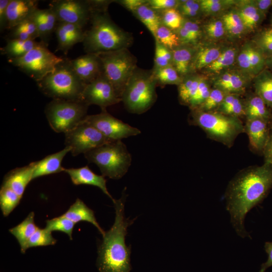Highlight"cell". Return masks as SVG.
Instances as JSON below:
<instances>
[{
	"mask_svg": "<svg viewBox=\"0 0 272 272\" xmlns=\"http://www.w3.org/2000/svg\"><path fill=\"white\" fill-rule=\"evenodd\" d=\"M91 27L85 31L83 42L87 53L108 52L131 46L132 35L114 23L107 13V8L91 6Z\"/></svg>",
	"mask_w": 272,
	"mask_h": 272,
	"instance_id": "3",
	"label": "cell"
},
{
	"mask_svg": "<svg viewBox=\"0 0 272 272\" xmlns=\"http://www.w3.org/2000/svg\"><path fill=\"white\" fill-rule=\"evenodd\" d=\"M21 198L11 188L1 186L0 207L3 216L8 217L19 205Z\"/></svg>",
	"mask_w": 272,
	"mask_h": 272,
	"instance_id": "36",
	"label": "cell"
},
{
	"mask_svg": "<svg viewBox=\"0 0 272 272\" xmlns=\"http://www.w3.org/2000/svg\"><path fill=\"white\" fill-rule=\"evenodd\" d=\"M246 120L259 119L271 124L272 110L263 100L254 93L248 97L244 102Z\"/></svg>",
	"mask_w": 272,
	"mask_h": 272,
	"instance_id": "24",
	"label": "cell"
},
{
	"mask_svg": "<svg viewBox=\"0 0 272 272\" xmlns=\"http://www.w3.org/2000/svg\"><path fill=\"white\" fill-rule=\"evenodd\" d=\"M178 86V97L180 102L188 105L197 91L200 76L187 75Z\"/></svg>",
	"mask_w": 272,
	"mask_h": 272,
	"instance_id": "34",
	"label": "cell"
},
{
	"mask_svg": "<svg viewBox=\"0 0 272 272\" xmlns=\"http://www.w3.org/2000/svg\"><path fill=\"white\" fill-rule=\"evenodd\" d=\"M189 123L201 128L207 137L229 148L237 137L244 132V125L240 118L218 111L207 112L198 109L191 110Z\"/></svg>",
	"mask_w": 272,
	"mask_h": 272,
	"instance_id": "5",
	"label": "cell"
},
{
	"mask_svg": "<svg viewBox=\"0 0 272 272\" xmlns=\"http://www.w3.org/2000/svg\"><path fill=\"white\" fill-rule=\"evenodd\" d=\"M270 125H272V121H271V122Z\"/></svg>",
	"mask_w": 272,
	"mask_h": 272,
	"instance_id": "61",
	"label": "cell"
},
{
	"mask_svg": "<svg viewBox=\"0 0 272 272\" xmlns=\"http://www.w3.org/2000/svg\"><path fill=\"white\" fill-rule=\"evenodd\" d=\"M65 147L73 156L92 150L110 141L95 127L82 120L73 128L64 133Z\"/></svg>",
	"mask_w": 272,
	"mask_h": 272,
	"instance_id": "11",
	"label": "cell"
},
{
	"mask_svg": "<svg viewBox=\"0 0 272 272\" xmlns=\"http://www.w3.org/2000/svg\"><path fill=\"white\" fill-rule=\"evenodd\" d=\"M226 94L219 89H212L207 99L198 109L207 112L217 111Z\"/></svg>",
	"mask_w": 272,
	"mask_h": 272,
	"instance_id": "44",
	"label": "cell"
},
{
	"mask_svg": "<svg viewBox=\"0 0 272 272\" xmlns=\"http://www.w3.org/2000/svg\"><path fill=\"white\" fill-rule=\"evenodd\" d=\"M71 63L77 75L86 85L104 73L101 60L96 53H86L71 60Z\"/></svg>",
	"mask_w": 272,
	"mask_h": 272,
	"instance_id": "15",
	"label": "cell"
},
{
	"mask_svg": "<svg viewBox=\"0 0 272 272\" xmlns=\"http://www.w3.org/2000/svg\"><path fill=\"white\" fill-rule=\"evenodd\" d=\"M84 120L90 124L110 141L121 140L141 133V130L109 114L106 109L97 114L87 115Z\"/></svg>",
	"mask_w": 272,
	"mask_h": 272,
	"instance_id": "12",
	"label": "cell"
},
{
	"mask_svg": "<svg viewBox=\"0 0 272 272\" xmlns=\"http://www.w3.org/2000/svg\"><path fill=\"white\" fill-rule=\"evenodd\" d=\"M36 83L39 90L46 96L71 101H82L86 85L74 70L71 59L67 58H63L52 72Z\"/></svg>",
	"mask_w": 272,
	"mask_h": 272,
	"instance_id": "4",
	"label": "cell"
},
{
	"mask_svg": "<svg viewBox=\"0 0 272 272\" xmlns=\"http://www.w3.org/2000/svg\"><path fill=\"white\" fill-rule=\"evenodd\" d=\"M157 86L176 85L178 86L182 81V77L172 65L160 69H153Z\"/></svg>",
	"mask_w": 272,
	"mask_h": 272,
	"instance_id": "35",
	"label": "cell"
},
{
	"mask_svg": "<svg viewBox=\"0 0 272 272\" xmlns=\"http://www.w3.org/2000/svg\"><path fill=\"white\" fill-rule=\"evenodd\" d=\"M224 24H230L237 26H244L243 22L237 12L232 11L223 16Z\"/></svg>",
	"mask_w": 272,
	"mask_h": 272,
	"instance_id": "53",
	"label": "cell"
},
{
	"mask_svg": "<svg viewBox=\"0 0 272 272\" xmlns=\"http://www.w3.org/2000/svg\"><path fill=\"white\" fill-rule=\"evenodd\" d=\"M179 2L176 0H148L147 4L154 10L160 12L171 9H176Z\"/></svg>",
	"mask_w": 272,
	"mask_h": 272,
	"instance_id": "50",
	"label": "cell"
},
{
	"mask_svg": "<svg viewBox=\"0 0 272 272\" xmlns=\"http://www.w3.org/2000/svg\"><path fill=\"white\" fill-rule=\"evenodd\" d=\"M63 59L49 51L47 47L41 46L21 57L9 59L8 62L37 82L52 72Z\"/></svg>",
	"mask_w": 272,
	"mask_h": 272,
	"instance_id": "10",
	"label": "cell"
},
{
	"mask_svg": "<svg viewBox=\"0 0 272 272\" xmlns=\"http://www.w3.org/2000/svg\"><path fill=\"white\" fill-rule=\"evenodd\" d=\"M272 188V165L264 162L239 171L230 181L225 192L226 209L237 234L250 237L244 227L247 214L261 202Z\"/></svg>",
	"mask_w": 272,
	"mask_h": 272,
	"instance_id": "1",
	"label": "cell"
},
{
	"mask_svg": "<svg viewBox=\"0 0 272 272\" xmlns=\"http://www.w3.org/2000/svg\"><path fill=\"white\" fill-rule=\"evenodd\" d=\"M176 9L182 16L192 18L198 15L201 11L199 1H180Z\"/></svg>",
	"mask_w": 272,
	"mask_h": 272,
	"instance_id": "46",
	"label": "cell"
},
{
	"mask_svg": "<svg viewBox=\"0 0 272 272\" xmlns=\"http://www.w3.org/2000/svg\"><path fill=\"white\" fill-rule=\"evenodd\" d=\"M90 163L95 164L102 175L119 179L128 171L132 157L121 140L110 142L84 154Z\"/></svg>",
	"mask_w": 272,
	"mask_h": 272,
	"instance_id": "7",
	"label": "cell"
},
{
	"mask_svg": "<svg viewBox=\"0 0 272 272\" xmlns=\"http://www.w3.org/2000/svg\"><path fill=\"white\" fill-rule=\"evenodd\" d=\"M48 45L35 40H24L18 39H7V44L1 48L2 54L7 56L8 59L23 56L34 48Z\"/></svg>",
	"mask_w": 272,
	"mask_h": 272,
	"instance_id": "26",
	"label": "cell"
},
{
	"mask_svg": "<svg viewBox=\"0 0 272 272\" xmlns=\"http://www.w3.org/2000/svg\"><path fill=\"white\" fill-rule=\"evenodd\" d=\"M64 172L69 175L74 184L96 186L110 197L112 201L114 200L107 189L105 177L96 174L88 166L78 168H64Z\"/></svg>",
	"mask_w": 272,
	"mask_h": 272,
	"instance_id": "18",
	"label": "cell"
},
{
	"mask_svg": "<svg viewBox=\"0 0 272 272\" xmlns=\"http://www.w3.org/2000/svg\"><path fill=\"white\" fill-rule=\"evenodd\" d=\"M125 190L120 199L113 201L115 220L111 228L102 236L103 240L98 246L96 263L98 272H130L131 269L130 246H126L125 239L127 228L135 219L131 220L125 217Z\"/></svg>",
	"mask_w": 272,
	"mask_h": 272,
	"instance_id": "2",
	"label": "cell"
},
{
	"mask_svg": "<svg viewBox=\"0 0 272 272\" xmlns=\"http://www.w3.org/2000/svg\"><path fill=\"white\" fill-rule=\"evenodd\" d=\"M96 54L101 60L106 76L121 100L125 87L138 67L136 57L126 48Z\"/></svg>",
	"mask_w": 272,
	"mask_h": 272,
	"instance_id": "8",
	"label": "cell"
},
{
	"mask_svg": "<svg viewBox=\"0 0 272 272\" xmlns=\"http://www.w3.org/2000/svg\"><path fill=\"white\" fill-rule=\"evenodd\" d=\"M69 152H70V149L65 147L63 149L55 153L49 155L39 161L33 162V180L41 176L64 172L65 168L61 166V162Z\"/></svg>",
	"mask_w": 272,
	"mask_h": 272,
	"instance_id": "21",
	"label": "cell"
},
{
	"mask_svg": "<svg viewBox=\"0 0 272 272\" xmlns=\"http://www.w3.org/2000/svg\"><path fill=\"white\" fill-rule=\"evenodd\" d=\"M155 39L171 51L181 45L176 32L163 24L157 29Z\"/></svg>",
	"mask_w": 272,
	"mask_h": 272,
	"instance_id": "37",
	"label": "cell"
},
{
	"mask_svg": "<svg viewBox=\"0 0 272 272\" xmlns=\"http://www.w3.org/2000/svg\"><path fill=\"white\" fill-rule=\"evenodd\" d=\"M36 25L40 41L48 45V42L58 21L54 12L49 8L36 9L31 15Z\"/></svg>",
	"mask_w": 272,
	"mask_h": 272,
	"instance_id": "23",
	"label": "cell"
},
{
	"mask_svg": "<svg viewBox=\"0 0 272 272\" xmlns=\"http://www.w3.org/2000/svg\"><path fill=\"white\" fill-rule=\"evenodd\" d=\"M264 249L268 255L267 259L261 264L259 272H265L267 268L272 266V242H266Z\"/></svg>",
	"mask_w": 272,
	"mask_h": 272,
	"instance_id": "57",
	"label": "cell"
},
{
	"mask_svg": "<svg viewBox=\"0 0 272 272\" xmlns=\"http://www.w3.org/2000/svg\"><path fill=\"white\" fill-rule=\"evenodd\" d=\"M157 81L153 70L137 68L129 79L121 97L126 110L142 114L150 109L156 101Z\"/></svg>",
	"mask_w": 272,
	"mask_h": 272,
	"instance_id": "6",
	"label": "cell"
},
{
	"mask_svg": "<svg viewBox=\"0 0 272 272\" xmlns=\"http://www.w3.org/2000/svg\"><path fill=\"white\" fill-rule=\"evenodd\" d=\"M159 13L162 24L175 31L181 26L184 18L176 9H171Z\"/></svg>",
	"mask_w": 272,
	"mask_h": 272,
	"instance_id": "43",
	"label": "cell"
},
{
	"mask_svg": "<svg viewBox=\"0 0 272 272\" xmlns=\"http://www.w3.org/2000/svg\"><path fill=\"white\" fill-rule=\"evenodd\" d=\"M56 243V240L52 236L51 232L46 228H38L35 232L29 239L27 249L31 247L53 245Z\"/></svg>",
	"mask_w": 272,
	"mask_h": 272,
	"instance_id": "41",
	"label": "cell"
},
{
	"mask_svg": "<svg viewBox=\"0 0 272 272\" xmlns=\"http://www.w3.org/2000/svg\"><path fill=\"white\" fill-rule=\"evenodd\" d=\"M265 66L272 72V57L265 59Z\"/></svg>",
	"mask_w": 272,
	"mask_h": 272,
	"instance_id": "60",
	"label": "cell"
},
{
	"mask_svg": "<svg viewBox=\"0 0 272 272\" xmlns=\"http://www.w3.org/2000/svg\"><path fill=\"white\" fill-rule=\"evenodd\" d=\"M172 65V52L155 40L154 66L160 69Z\"/></svg>",
	"mask_w": 272,
	"mask_h": 272,
	"instance_id": "42",
	"label": "cell"
},
{
	"mask_svg": "<svg viewBox=\"0 0 272 272\" xmlns=\"http://www.w3.org/2000/svg\"><path fill=\"white\" fill-rule=\"evenodd\" d=\"M82 101L88 106L96 105L101 109L121 101L104 72L96 79L86 85Z\"/></svg>",
	"mask_w": 272,
	"mask_h": 272,
	"instance_id": "14",
	"label": "cell"
},
{
	"mask_svg": "<svg viewBox=\"0 0 272 272\" xmlns=\"http://www.w3.org/2000/svg\"><path fill=\"white\" fill-rule=\"evenodd\" d=\"M132 13L146 27L155 38L157 29L162 24L159 13L146 3Z\"/></svg>",
	"mask_w": 272,
	"mask_h": 272,
	"instance_id": "31",
	"label": "cell"
},
{
	"mask_svg": "<svg viewBox=\"0 0 272 272\" xmlns=\"http://www.w3.org/2000/svg\"><path fill=\"white\" fill-rule=\"evenodd\" d=\"M223 51L221 47L217 46H202L196 49L190 72L207 67L219 57Z\"/></svg>",
	"mask_w": 272,
	"mask_h": 272,
	"instance_id": "29",
	"label": "cell"
},
{
	"mask_svg": "<svg viewBox=\"0 0 272 272\" xmlns=\"http://www.w3.org/2000/svg\"><path fill=\"white\" fill-rule=\"evenodd\" d=\"M217 111L239 118L245 117L244 102L237 94H227Z\"/></svg>",
	"mask_w": 272,
	"mask_h": 272,
	"instance_id": "32",
	"label": "cell"
},
{
	"mask_svg": "<svg viewBox=\"0 0 272 272\" xmlns=\"http://www.w3.org/2000/svg\"><path fill=\"white\" fill-rule=\"evenodd\" d=\"M57 40V50L65 54L76 44L83 42L85 31L77 25L58 22L55 31Z\"/></svg>",
	"mask_w": 272,
	"mask_h": 272,
	"instance_id": "17",
	"label": "cell"
},
{
	"mask_svg": "<svg viewBox=\"0 0 272 272\" xmlns=\"http://www.w3.org/2000/svg\"><path fill=\"white\" fill-rule=\"evenodd\" d=\"M237 12L244 26V24L248 21L259 12L253 5L251 1H250L248 2H245V3L240 7L239 11Z\"/></svg>",
	"mask_w": 272,
	"mask_h": 272,
	"instance_id": "51",
	"label": "cell"
},
{
	"mask_svg": "<svg viewBox=\"0 0 272 272\" xmlns=\"http://www.w3.org/2000/svg\"><path fill=\"white\" fill-rule=\"evenodd\" d=\"M196 49L191 45H181L172 52V65L184 77L190 73L191 63Z\"/></svg>",
	"mask_w": 272,
	"mask_h": 272,
	"instance_id": "27",
	"label": "cell"
},
{
	"mask_svg": "<svg viewBox=\"0 0 272 272\" xmlns=\"http://www.w3.org/2000/svg\"><path fill=\"white\" fill-rule=\"evenodd\" d=\"M236 49L228 48L223 50L219 57L207 67L209 71L218 73L232 65L235 61Z\"/></svg>",
	"mask_w": 272,
	"mask_h": 272,
	"instance_id": "38",
	"label": "cell"
},
{
	"mask_svg": "<svg viewBox=\"0 0 272 272\" xmlns=\"http://www.w3.org/2000/svg\"><path fill=\"white\" fill-rule=\"evenodd\" d=\"M34 168L33 162L11 170L5 176L1 186L11 188L22 197L27 186L33 180Z\"/></svg>",
	"mask_w": 272,
	"mask_h": 272,
	"instance_id": "19",
	"label": "cell"
},
{
	"mask_svg": "<svg viewBox=\"0 0 272 272\" xmlns=\"http://www.w3.org/2000/svg\"><path fill=\"white\" fill-rule=\"evenodd\" d=\"M182 26L188 31L196 43L201 35V29L198 24L186 18L183 19Z\"/></svg>",
	"mask_w": 272,
	"mask_h": 272,
	"instance_id": "52",
	"label": "cell"
},
{
	"mask_svg": "<svg viewBox=\"0 0 272 272\" xmlns=\"http://www.w3.org/2000/svg\"><path fill=\"white\" fill-rule=\"evenodd\" d=\"M49 8L58 22L74 24L83 28L90 21L91 8L89 1L53 0Z\"/></svg>",
	"mask_w": 272,
	"mask_h": 272,
	"instance_id": "13",
	"label": "cell"
},
{
	"mask_svg": "<svg viewBox=\"0 0 272 272\" xmlns=\"http://www.w3.org/2000/svg\"><path fill=\"white\" fill-rule=\"evenodd\" d=\"M9 38L24 40H35L39 33L32 16L27 18L11 30Z\"/></svg>",
	"mask_w": 272,
	"mask_h": 272,
	"instance_id": "33",
	"label": "cell"
},
{
	"mask_svg": "<svg viewBox=\"0 0 272 272\" xmlns=\"http://www.w3.org/2000/svg\"><path fill=\"white\" fill-rule=\"evenodd\" d=\"M36 0H10L7 7V29L12 30L37 9Z\"/></svg>",
	"mask_w": 272,
	"mask_h": 272,
	"instance_id": "20",
	"label": "cell"
},
{
	"mask_svg": "<svg viewBox=\"0 0 272 272\" xmlns=\"http://www.w3.org/2000/svg\"><path fill=\"white\" fill-rule=\"evenodd\" d=\"M10 0L0 1V29L1 31L7 29V7Z\"/></svg>",
	"mask_w": 272,
	"mask_h": 272,
	"instance_id": "54",
	"label": "cell"
},
{
	"mask_svg": "<svg viewBox=\"0 0 272 272\" xmlns=\"http://www.w3.org/2000/svg\"><path fill=\"white\" fill-rule=\"evenodd\" d=\"M270 124L259 119L246 120L245 132L249 139V145L253 151L262 155L268 141Z\"/></svg>",
	"mask_w": 272,
	"mask_h": 272,
	"instance_id": "16",
	"label": "cell"
},
{
	"mask_svg": "<svg viewBox=\"0 0 272 272\" xmlns=\"http://www.w3.org/2000/svg\"><path fill=\"white\" fill-rule=\"evenodd\" d=\"M115 2L118 3L121 6L125 8L126 10L133 12L140 6L147 3V0H120L116 1Z\"/></svg>",
	"mask_w": 272,
	"mask_h": 272,
	"instance_id": "55",
	"label": "cell"
},
{
	"mask_svg": "<svg viewBox=\"0 0 272 272\" xmlns=\"http://www.w3.org/2000/svg\"><path fill=\"white\" fill-rule=\"evenodd\" d=\"M255 93L272 110V72L264 69L254 77Z\"/></svg>",
	"mask_w": 272,
	"mask_h": 272,
	"instance_id": "30",
	"label": "cell"
},
{
	"mask_svg": "<svg viewBox=\"0 0 272 272\" xmlns=\"http://www.w3.org/2000/svg\"><path fill=\"white\" fill-rule=\"evenodd\" d=\"M253 43L261 51L265 59L272 57V28L264 29L257 34Z\"/></svg>",
	"mask_w": 272,
	"mask_h": 272,
	"instance_id": "40",
	"label": "cell"
},
{
	"mask_svg": "<svg viewBox=\"0 0 272 272\" xmlns=\"http://www.w3.org/2000/svg\"><path fill=\"white\" fill-rule=\"evenodd\" d=\"M211 90L206 80L200 76L196 93L188 105L190 109L199 108L209 96Z\"/></svg>",
	"mask_w": 272,
	"mask_h": 272,
	"instance_id": "45",
	"label": "cell"
},
{
	"mask_svg": "<svg viewBox=\"0 0 272 272\" xmlns=\"http://www.w3.org/2000/svg\"><path fill=\"white\" fill-rule=\"evenodd\" d=\"M89 106L82 101L52 99L44 112L52 130L65 133L83 120Z\"/></svg>",
	"mask_w": 272,
	"mask_h": 272,
	"instance_id": "9",
	"label": "cell"
},
{
	"mask_svg": "<svg viewBox=\"0 0 272 272\" xmlns=\"http://www.w3.org/2000/svg\"><path fill=\"white\" fill-rule=\"evenodd\" d=\"M205 28L208 36L215 39L221 38L224 35L226 30L223 21L220 20L210 22Z\"/></svg>",
	"mask_w": 272,
	"mask_h": 272,
	"instance_id": "49",
	"label": "cell"
},
{
	"mask_svg": "<svg viewBox=\"0 0 272 272\" xmlns=\"http://www.w3.org/2000/svg\"><path fill=\"white\" fill-rule=\"evenodd\" d=\"M62 215L76 224L82 221L91 223L102 236L105 232L97 222L94 211L79 198Z\"/></svg>",
	"mask_w": 272,
	"mask_h": 272,
	"instance_id": "25",
	"label": "cell"
},
{
	"mask_svg": "<svg viewBox=\"0 0 272 272\" xmlns=\"http://www.w3.org/2000/svg\"><path fill=\"white\" fill-rule=\"evenodd\" d=\"M34 217V213L31 212L22 222L9 229L11 234L17 240L22 253L27 250V243L38 228L35 223Z\"/></svg>",
	"mask_w": 272,
	"mask_h": 272,
	"instance_id": "28",
	"label": "cell"
},
{
	"mask_svg": "<svg viewBox=\"0 0 272 272\" xmlns=\"http://www.w3.org/2000/svg\"><path fill=\"white\" fill-rule=\"evenodd\" d=\"M225 30L233 36H238L241 35L244 29V26H237L230 24H224Z\"/></svg>",
	"mask_w": 272,
	"mask_h": 272,
	"instance_id": "59",
	"label": "cell"
},
{
	"mask_svg": "<svg viewBox=\"0 0 272 272\" xmlns=\"http://www.w3.org/2000/svg\"><path fill=\"white\" fill-rule=\"evenodd\" d=\"M262 155L264 157V162L268 163L272 165V125L270 126L268 141L264 149Z\"/></svg>",
	"mask_w": 272,
	"mask_h": 272,
	"instance_id": "56",
	"label": "cell"
},
{
	"mask_svg": "<svg viewBox=\"0 0 272 272\" xmlns=\"http://www.w3.org/2000/svg\"><path fill=\"white\" fill-rule=\"evenodd\" d=\"M245 75L242 72L232 71L224 72L215 79V88L221 90L226 94L238 95L242 93L248 84V79H246Z\"/></svg>",
	"mask_w": 272,
	"mask_h": 272,
	"instance_id": "22",
	"label": "cell"
},
{
	"mask_svg": "<svg viewBox=\"0 0 272 272\" xmlns=\"http://www.w3.org/2000/svg\"><path fill=\"white\" fill-rule=\"evenodd\" d=\"M201 11L205 13L213 14L217 13L233 1L220 0L199 1Z\"/></svg>",
	"mask_w": 272,
	"mask_h": 272,
	"instance_id": "47",
	"label": "cell"
},
{
	"mask_svg": "<svg viewBox=\"0 0 272 272\" xmlns=\"http://www.w3.org/2000/svg\"><path fill=\"white\" fill-rule=\"evenodd\" d=\"M251 2L257 10L264 16L272 6V0H255L251 1Z\"/></svg>",
	"mask_w": 272,
	"mask_h": 272,
	"instance_id": "58",
	"label": "cell"
},
{
	"mask_svg": "<svg viewBox=\"0 0 272 272\" xmlns=\"http://www.w3.org/2000/svg\"><path fill=\"white\" fill-rule=\"evenodd\" d=\"M76 223L63 216L54 218L46 221L45 228L50 232L54 231L64 233L72 240L73 231Z\"/></svg>",
	"mask_w": 272,
	"mask_h": 272,
	"instance_id": "39",
	"label": "cell"
},
{
	"mask_svg": "<svg viewBox=\"0 0 272 272\" xmlns=\"http://www.w3.org/2000/svg\"><path fill=\"white\" fill-rule=\"evenodd\" d=\"M237 61L242 73L250 76H253L249 59V43L243 46L238 56Z\"/></svg>",
	"mask_w": 272,
	"mask_h": 272,
	"instance_id": "48",
	"label": "cell"
}]
</instances>
